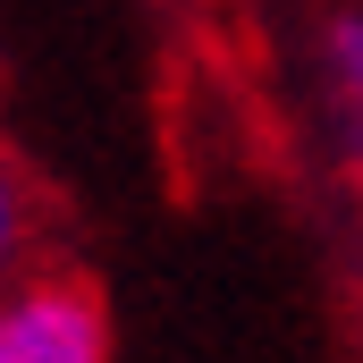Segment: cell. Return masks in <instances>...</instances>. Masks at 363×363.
<instances>
[{
  "instance_id": "cell-1",
  "label": "cell",
  "mask_w": 363,
  "mask_h": 363,
  "mask_svg": "<svg viewBox=\"0 0 363 363\" xmlns=\"http://www.w3.org/2000/svg\"><path fill=\"white\" fill-rule=\"evenodd\" d=\"M0 363H110V321L85 279H26L0 304Z\"/></svg>"
},
{
  "instance_id": "cell-2",
  "label": "cell",
  "mask_w": 363,
  "mask_h": 363,
  "mask_svg": "<svg viewBox=\"0 0 363 363\" xmlns=\"http://www.w3.org/2000/svg\"><path fill=\"white\" fill-rule=\"evenodd\" d=\"M321 93H330V127L363 178V9H338L321 26Z\"/></svg>"
}]
</instances>
